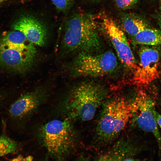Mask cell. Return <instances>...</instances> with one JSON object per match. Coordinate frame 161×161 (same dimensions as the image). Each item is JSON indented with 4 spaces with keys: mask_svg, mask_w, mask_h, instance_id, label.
<instances>
[{
    "mask_svg": "<svg viewBox=\"0 0 161 161\" xmlns=\"http://www.w3.org/2000/svg\"><path fill=\"white\" fill-rule=\"evenodd\" d=\"M103 104L95 129V143L97 147L112 143L131 118L130 103L124 98H114Z\"/></svg>",
    "mask_w": 161,
    "mask_h": 161,
    "instance_id": "cell-1",
    "label": "cell"
},
{
    "mask_svg": "<svg viewBox=\"0 0 161 161\" xmlns=\"http://www.w3.org/2000/svg\"><path fill=\"white\" fill-rule=\"evenodd\" d=\"M64 30L63 43L69 51L89 53L100 47L98 29L93 16L74 13L65 22Z\"/></svg>",
    "mask_w": 161,
    "mask_h": 161,
    "instance_id": "cell-2",
    "label": "cell"
},
{
    "mask_svg": "<svg viewBox=\"0 0 161 161\" xmlns=\"http://www.w3.org/2000/svg\"><path fill=\"white\" fill-rule=\"evenodd\" d=\"M35 53L33 44L21 32L13 30L0 35V66L24 72L31 67Z\"/></svg>",
    "mask_w": 161,
    "mask_h": 161,
    "instance_id": "cell-3",
    "label": "cell"
},
{
    "mask_svg": "<svg viewBox=\"0 0 161 161\" xmlns=\"http://www.w3.org/2000/svg\"><path fill=\"white\" fill-rule=\"evenodd\" d=\"M106 94L102 88L91 82L84 83L72 91L66 107L74 118L83 121L92 120L104 101Z\"/></svg>",
    "mask_w": 161,
    "mask_h": 161,
    "instance_id": "cell-4",
    "label": "cell"
},
{
    "mask_svg": "<svg viewBox=\"0 0 161 161\" xmlns=\"http://www.w3.org/2000/svg\"><path fill=\"white\" fill-rule=\"evenodd\" d=\"M42 130L44 144L51 155L60 158L70 150L74 134L69 120H51L43 126Z\"/></svg>",
    "mask_w": 161,
    "mask_h": 161,
    "instance_id": "cell-5",
    "label": "cell"
},
{
    "mask_svg": "<svg viewBox=\"0 0 161 161\" xmlns=\"http://www.w3.org/2000/svg\"><path fill=\"white\" fill-rule=\"evenodd\" d=\"M117 65L116 57L111 51L95 55L82 52L75 59L72 68L76 75L97 77L112 72Z\"/></svg>",
    "mask_w": 161,
    "mask_h": 161,
    "instance_id": "cell-6",
    "label": "cell"
},
{
    "mask_svg": "<svg viewBox=\"0 0 161 161\" xmlns=\"http://www.w3.org/2000/svg\"><path fill=\"white\" fill-rule=\"evenodd\" d=\"M98 29L109 38L120 61L126 66L134 70L137 64L124 33L115 21L103 13L94 16Z\"/></svg>",
    "mask_w": 161,
    "mask_h": 161,
    "instance_id": "cell-7",
    "label": "cell"
},
{
    "mask_svg": "<svg viewBox=\"0 0 161 161\" xmlns=\"http://www.w3.org/2000/svg\"><path fill=\"white\" fill-rule=\"evenodd\" d=\"M129 103L131 119L139 128L154 135L161 153V136L154 115L155 104L153 99L145 92L140 90Z\"/></svg>",
    "mask_w": 161,
    "mask_h": 161,
    "instance_id": "cell-8",
    "label": "cell"
},
{
    "mask_svg": "<svg viewBox=\"0 0 161 161\" xmlns=\"http://www.w3.org/2000/svg\"><path fill=\"white\" fill-rule=\"evenodd\" d=\"M155 46L143 45L139 52V61L131 82L138 87L148 86L159 77L160 54Z\"/></svg>",
    "mask_w": 161,
    "mask_h": 161,
    "instance_id": "cell-9",
    "label": "cell"
},
{
    "mask_svg": "<svg viewBox=\"0 0 161 161\" xmlns=\"http://www.w3.org/2000/svg\"><path fill=\"white\" fill-rule=\"evenodd\" d=\"M12 28L22 32L30 42L42 47L45 44L47 30L40 21L30 15L21 16L12 24Z\"/></svg>",
    "mask_w": 161,
    "mask_h": 161,
    "instance_id": "cell-10",
    "label": "cell"
},
{
    "mask_svg": "<svg viewBox=\"0 0 161 161\" xmlns=\"http://www.w3.org/2000/svg\"><path fill=\"white\" fill-rule=\"evenodd\" d=\"M134 145L126 140L117 143L108 152L97 158L103 161L131 160L135 153Z\"/></svg>",
    "mask_w": 161,
    "mask_h": 161,
    "instance_id": "cell-11",
    "label": "cell"
},
{
    "mask_svg": "<svg viewBox=\"0 0 161 161\" xmlns=\"http://www.w3.org/2000/svg\"><path fill=\"white\" fill-rule=\"evenodd\" d=\"M40 96L36 92L25 95L11 105L10 113L14 117L24 116L36 109L40 103Z\"/></svg>",
    "mask_w": 161,
    "mask_h": 161,
    "instance_id": "cell-12",
    "label": "cell"
},
{
    "mask_svg": "<svg viewBox=\"0 0 161 161\" xmlns=\"http://www.w3.org/2000/svg\"><path fill=\"white\" fill-rule=\"evenodd\" d=\"M138 44L151 46L161 45V30L146 28L134 36Z\"/></svg>",
    "mask_w": 161,
    "mask_h": 161,
    "instance_id": "cell-13",
    "label": "cell"
},
{
    "mask_svg": "<svg viewBox=\"0 0 161 161\" xmlns=\"http://www.w3.org/2000/svg\"><path fill=\"white\" fill-rule=\"evenodd\" d=\"M122 22L125 31L133 36L148 27L147 24L145 21L134 14L124 15L122 18Z\"/></svg>",
    "mask_w": 161,
    "mask_h": 161,
    "instance_id": "cell-14",
    "label": "cell"
},
{
    "mask_svg": "<svg viewBox=\"0 0 161 161\" xmlns=\"http://www.w3.org/2000/svg\"><path fill=\"white\" fill-rule=\"evenodd\" d=\"M17 147L15 141L5 135L0 137V157L15 152Z\"/></svg>",
    "mask_w": 161,
    "mask_h": 161,
    "instance_id": "cell-15",
    "label": "cell"
},
{
    "mask_svg": "<svg viewBox=\"0 0 161 161\" xmlns=\"http://www.w3.org/2000/svg\"><path fill=\"white\" fill-rule=\"evenodd\" d=\"M59 11H64L70 8L73 4L74 0H50Z\"/></svg>",
    "mask_w": 161,
    "mask_h": 161,
    "instance_id": "cell-16",
    "label": "cell"
},
{
    "mask_svg": "<svg viewBox=\"0 0 161 161\" xmlns=\"http://www.w3.org/2000/svg\"><path fill=\"white\" fill-rule=\"evenodd\" d=\"M117 7L123 10L129 9L137 4L140 0H114Z\"/></svg>",
    "mask_w": 161,
    "mask_h": 161,
    "instance_id": "cell-17",
    "label": "cell"
},
{
    "mask_svg": "<svg viewBox=\"0 0 161 161\" xmlns=\"http://www.w3.org/2000/svg\"><path fill=\"white\" fill-rule=\"evenodd\" d=\"M33 159V157L31 156H28L24 157L22 156H19L16 158L12 160L13 161H31Z\"/></svg>",
    "mask_w": 161,
    "mask_h": 161,
    "instance_id": "cell-18",
    "label": "cell"
},
{
    "mask_svg": "<svg viewBox=\"0 0 161 161\" xmlns=\"http://www.w3.org/2000/svg\"><path fill=\"white\" fill-rule=\"evenodd\" d=\"M154 113L156 122L161 128V115L157 112L155 109L154 110Z\"/></svg>",
    "mask_w": 161,
    "mask_h": 161,
    "instance_id": "cell-19",
    "label": "cell"
},
{
    "mask_svg": "<svg viewBox=\"0 0 161 161\" xmlns=\"http://www.w3.org/2000/svg\"><path fill=\"white\" fill-rule=\"evenodd\" d=\"M160 11L158 17V23L161 30V6L160 7Z\"/></svg>",
    "mask_w": 161,
    "mask_h": 161,
    "instance_id": "cell-20",
    "label": "cell"
},
{
    "mask_svg": "<svg viewBox=\"0 0 161 161\" xmlns=\"http://www.w3.org/2000/svg\"><path fill=\"white\" fill-rule=\"evenodd\" d=\"M10 0H0V5H1L2 4L6 2L7 1H8Z\"/></svg>",
    "mask_w": 161,
    "mask_h": 161,
    "instance_id": "cell-21",
    "label": "cell"
}]
</instances>
